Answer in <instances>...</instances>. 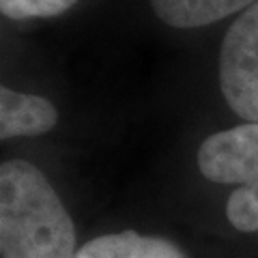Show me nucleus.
I'll list each match as a JSON object with an SVG mask.
<instances>
[{"label": "nucleus", "mask_w": 258, "mask_h": 258, "mask_svg": "<svg viewBox=\"0 0 258 258\" xmlns=\"http://www.w3.org/2000/svg\"><path fill=\"white\" fill-rule=\"evenodd\" d=\"M3 258H76L78 237L45 174L24 159L0 166Z\"/></svg>", "instance_id": "nucleus-1"}, {"label": "nucleus", "mask_w": 258, "mask_h": 258, "mask_svg": "<svg viewBox=\"0 0 258 258\" xmlns=\"http://www.w3.org/2000/svg\"><path fill=\"white\" fill-rule=\"evenodd\" d=\"M198 168L209 181L237 185L226 215L241 232H258V123L213 134L198 149Z\"/></svg>", "instance_id": "nucleus-2"}, {"label": "nucleus", "mask_w": 258, "mask_h": 258, "mask_svg": "<svg viewBox=\"0 0 258 258\" xmlns=\"http://www.w3.org/2000/svg\"><path fill=\"white\" fill-rule=\"evenodd\" d=\"M220 88L232 112L258 123V3L239 15L220 50Z\"/></svg>", "instance_id": "nucleus-3"}, {"label": "nucleus", "mask_w": 258, "mask_h": 258, "mask_svg": "<svg viewBox=\"0 0 258 258\" xmlns=\"http://www.w3.org/2000/svg\"><path fill=\"white\" fill-rule=\"evenodd\" d=\"M58 112L45 97L18 93L9 86L0 88V138L41 136L54 129Z\"/></svg>", "instance_id": "nucleus-4"}, {"label": "nucleus", "mask_w": 258, "mask_h": 258, "mask_svg": "<svg viewBox=\"0 0 258 258\" xmlns=\"http://www.w3.org/2000/svg\"><path fill=\"white\" fill-rule=\"evenodd\" d=\"M76 258H185V254L168 239L125 230L88 241Z\"/></svg>", "instance_id": "nucleus-5"}, {"label": "nucleus", "mask_w": 258, "mask_h": 258, "mask_svg": "<svg viewBox=\"0 0 258 258\" xmlns=\"http://www.w3.org/2000/svg\"><path fill=\"white\" fill-rule=\"evenodd\" d=\"M258 0H151L157 18L174 28H200L245 11Z\"/></svg>", "instance_id": "nucleus-6"}, {"label": "nucleus", "mask_w": 258, "mask_h": 258, "mask_svg": "<svg viewBox=\"0 0 258 258\" xmlns=\"http://www.w3.org/2000/svg\"><path fill=\"white\" fill-rule=\"evenodd\" d=\"M78 0H0V11L9 20L54 18L71 9Z\"/></svg>", "instance_id": "nucleus-7"}]
</instances>
